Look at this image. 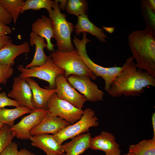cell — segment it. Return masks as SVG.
<instances>
[{
  "label": "cell",
  "mask_w": 155,
  "mask_h": 155,
  "mask_svg": "<svg viewBox=\"0 0 155 155\" xmlns=\"http://www.w3.org/2000/svg\"><path fill=\"white\" fill-rule=\"evenodd\" d=\"M12 20L11 15L0 3V22L7 25L9 24Z\"/></svg>",
  "instance_id": "32"
},
{
  "label": "cell",
  "mask_w": 155,
  "mask_h": 155,
  "mask_svg": "<svg viewBox=\"0 0 155 155\" xmlns=\"http://www.w3.org/2000/svg\"><path fill=\"white\" fill-rule=\"evenodd\" d=\"M47 11L52 23L54 38L56 40L57 50L61 52L72 51L74 48L71 41V34L74 26L67 20L66 15L61 12L58 0H55L53 8Z\"/></svg>",
  "instance_id": "3"
},
{
  "label": "cell",
  "mask_w": 155,
  "mask_h": 155,
  "mask_svg": "<svg viewBox=\"0 0 155 155\" xmlns=\"http://www.w3.org/2000/svg\"><path fill=\"white\" fill-rule=\"evenodd\" d=\"M78 21L74 27L75 32L79 36L82 32H88L96 37L100 41L105 43L108 39L102 28L96 26L89 19L88 16L83 14L78 17Z\"/></svg>",
  "instance_id": "20"
},
{
  "label": "cell",
  "mask_w": 155,
  "mask_h": 155,
  "mask_svg": "<svg viewBox=\"0 0 155 155\" xmlns=\"http://www.w3.org/2000/svg\"><path fill=\"white\" fill-rule=\"evenodd\" d=\"M103 30H106L110 34H112L113 32L115 30V28L113 27H107L102 26Z\"/></svg>",
  "instance_id": "38"
},
{
  "label": "cell",
  "mask_w": 155,
  "mask_h": 155,
  "mask_svg": "<svg viewBox=\"0 0 155 155\" xmlns=\"http://www.w3.org/2000/svg\"><path fill=\"white\" fill-rule=\"evenodd\" d=\"M30 51V45L26 42L20 45L13 44L11 40L0 49V64L13 66L14 60L19 55Z\"/></svg>",
  "instance_id": "18"
},
{
  "label": "cell",
  "mask_w": 155,
  "mask_h": 155,
  "mask_svg": "<svg viewBox=\"0 0 155 155\" xmlns=\"http://www.w3.org/2000/svg\"><path fill=\"white\" fill-rule=\"evenodd\" d=\"M47 155H57L55 154H46Z\"/></svg>",
  "instance_id": "43"
},
{
  "label": "cell",
  "mask_w": 155,
  "mask_h": 155,
  "mask_svg": "<svg viewBox=\"0 0 155 155\" xmlns=\"http://www.w3.org/2000/svg\"><path fill=\"white\" fill-rule=\"evenodd\" d=\"M32 92L30 85L26 79L16 77L14 78L12 90L8 96L13 99L20 106H26L32 111L35 110L32 100Z\"/></svg>",
  "instance_id": "11"
},
{
  "label": "cell",
  "mask_w": 155,
  "mask_h": 155,
  "mask_svg": "<svg viewBox=\"0 0 155 155\" xmlns=\"http://www.w3.org/2000/svg\"><path fill=\"white\" fill-rule=\"evenodd\" d=\"M23 0H0V3L7 10L16 24L24 4Z\"/></svg>",
  "instance_id": "24"
},
{
  "label": "cell",
  "mask_w": 155,
  "mask_h": 155,
  "mask_svg": "<svg viewBox=\"0 0 155 155\" xmlns=\"http://www.w3.org/2000/svg\"><path fill=\"white\" fill-rule=\"evenodd\" d=\"M10 127L7 125L5 124L0 131V154L15 137Z\"/></svg>",
  "instance_id": "29"
},
{
  "label": "cell",
  "mask_w": 155,
  "mask_h": 155,
  "mask_svg": "<svg viewBox=\"0 0 155 155\" xmlns=\"http://www.w3.org/2000/svg\"><path fill=\"white\" fill-rule=\"evenodd\" d=\"M32 92V102L34 109H46L51 96L56 93V88L46 89L40 87L38 83L31 78H25Z\"/></svg>",
  "instance_id": "16"
},
{
  "label": "cell",
  "mask_w": 155,
  "mask_h": 155,
  "mask_svg": "<svg viewBox=\"0 0 155 155\" xmlns=\"http://www.w3.org/2000/svg\"><path fill=\"white\" fill-rule=\"evenodd\" d=\"M4 125V124L0 121V131L3 127Z\"/></svg>",
  "instance_id": "41"
},
{
  "label": "cell",
  "mask_w": 155,
  "mask_h": 155,
  "mask_svg": "<svg viewBox=\"0 0 155 155\" xmlns=\"http://www.w3.org/2000/svg\"><path fill=\"white\" fill-rule=\"evenodd\" d=\"M128 153L131 155H155V137L130 145Z\"/></svg>",
  "instance_id": "23"
},
{
  "label": "cell",
  "mask_w": 155,
  "mask_h": 155,
  "mask_svg": "<svg viewBox=\"0 0 155 155\" xmlns=\"http://www.w3.org/2000/svg\"><path fill=\"white\" fill-rule=\"evenodd\" d=\"M32 32L46 40L47 49L53 51L54 45L52 43L51 39L54 38V32L52 22L50 18L44 15L38 18L32 25Z\"/></svg>",
  "instance_id": "17"
},
{
  "label": "cell",
  "mask_w": 155,
  "mask_h": 155,
  "mask_svg": "<svg viewBox=\"0 0 155 155\" xmlns=\"http://www.w3.org/2000/svg\"><path fill=\"white\" fill-rule=\"evenodd\" d=\"M128 38L137 67L155 78V31L146 28L137 30L130 33Z\"/></svg>",
  "instance_id": "2"
},
{
  "label": "cell",
  "mask_w": 155,
  "mask_h": 155,
  "mask_svg": "<svg viewBox=\"0 0 155 155\" xmlns=\"http://www.w3.org/2000/svg\"><path fill=\"white\" fill-rule=\"evenodd\" d=\"M55 0H27L22 8L20 13L29 9L34 10H39L45 9L47 11L52 9L54 6Z\"/></svg>",
  "instance_id": "25"
},
{
  "label": "cell",
  "mask_w": 155,
  "mask_h": 155,
  "mask_svg": "<svg viewBox=\"0 0 155 155\" xmlns=\"http://www.w3.org/2000/svg\"><path fill=\"white\" fill-rule=\"evenodd\" d=\"M120 155H131L128 153L124 154H122V155H121V154Z\"/></svg>",
  "instance_id": "42"
},
{
  "label": "cell",
  "mask_w": 155,
  "mask_h": 155,
  "mask_svg": "<svg viewBox=\"0 0 155 155\" xmlns=\"http://www.w3.org/2000/svg\"><path fill=\"white\" fill-rule=\"evenodd\" d=\"M2 89V88L0 87V90H1Z\"/></svg>",
  "instance_id": "44"
},
{
  "label": "cell",
  "mask_w": 155,
  "mask_h": 155,
  "mask_svg": "<svg viewBox=\"0 0 155 155\" xmlns=\"http://www.w3.org/2000/svg\"><path fill=\"white\" fill-rule=\"evenodd\" d=\"M10 65L0 64V84H5L13 75V69Z\"/></svg>",
  "instance_id": "30"
},
{
  "label": "cell",
  "mask_w": 155,
  "mask_h": 155,
  "mask_svg": "<svg viewBox=\"0 0 155 155\" xmlns=\"http://www.w3.org/2000/svg\"><path fill=\"white\" fill-rule=\"evenodd\" d=\"M17 155H36L25 148L22 149L18 151Z\"/></svg>",
  "instance_id": "36"
},
{
  "label": "cell",
  "mask_w": 155,
  "mask_h": 155,
  "mask_svg": "<svg viewBox=\"0 0 155 155\" xmlns=\"http://www.w3.org/2000/svg\"><path fill=\"white\" fill-rule=\"evenodd\" d=\"M32 111L24 106H20L11 109L1 108L0 121L3 124H7L11 127L14 125V121L17 119L24 114L30 113Z\"/></svg>",
  "instance_id": "22"
},
{
  "label": "cell",
  "mask_w": 155,
  "mask_h": 155,
  "mask_svg": "<svg viewBox=\"0 0 155 155\" xmlns=\"http://www.w3.org/2000/svg\"><path fill=\"white\" fill-rule=\"evenodd\" d=\"M18 144L12 141L4 149L0 155H17Z\"/></svg>",
  "instance_id": "33"
},
{
  "label": "cell",
  "mask_w": 155,
  "mask_h": 155,
  "mask_svg": "<svg viewBox=\"0 0 155 155\" xmlns=\"http://www.w3.org/2000/svg\"><path fill=\"white\" fill-rule=\"evenodd\" d=\"M30 43L32 46H35V51L32 61L26 65L25 68L28 69L33 67H39L44 64L48 57L44 50V48L47 46L44 39L31 32L30 34Z\"/></svg>",
  "instance_id": "21"
},
{
  "label": "cell",
  "mask_w": 155,
  "mask_h": 155,
  "mask_svg": "<svg viewBox=\"0 0 155 155\" xmlns=\"http://www.w3.org/2000/svg\"><path fill=\"white\" fill-rule=\"evenodd\" d=\"M90 148L94 150H100L105 155H120L121 151L112 133L103 131L98 135L91 137Z\"/></svg>",
  "instance_id": "12"
},
{
  "label": "cell",
  "mask_w": 155,
  "mask_h": 155,
  "mask_svg": "<svg viewBox=\"0 0 155 155\" xmlns=\"http://www.w3.org/2000/svg\"><path fill=\"white\" fill-rule=\"evenodd\" d=\"M48 113L46 108L36 109L23 117L17 123L10 127L14 137L22 140L30 139V131Z\"/></svg>",
  "instance_id": "9"
},
{
  "label": "cell",
  "mask_w": 155,
  "mask_h": 155,
  "mask_svg": "<svg viewBox=\"0 0 155 155\" xmlns=\"http://www.w3.org/2000/svg\"><path fill=\"white\" fill-rule=\"evenodd\" d=\"M12 30L11 28L2 23L0 22V36H2L11 34Z\"/></svg>",
  "instance_id": "34"
},
{
  "label": "cell",
  "mask_w": 155,
  "mask_h": 155,
  "mask_svg": "<svg viewBox=\"0 0 155 155\" xmlns=\"http://www.w3.org/2000/svg\"><path fill=\"white\" fill-rule=\"evenodd\" d=\"M81 118L73 124L63 128L56 134L53 135L54 138L60 144L65 140L85 133L92 127H96L99 123L98 119L94 111L89 108H86Z\"/></svg>",
  "instance_id": "5"
},
{
  "label": "cell",
  "mask_w": 155,
  "mask_h": 155,
  "mask_svg": "<svg viewBox=\"0 0 155 155\" xmlns=\"http://www.w3.org/2000/svg\"><path fill=\"white\" fill-rule=\"evenodd\" d=\"M58 1L60 3L59 5L60 9H65L66 7L67 0H58Z\"/></svg>",
  "instance_id": "40"
},
{
  "label": "cell",
  "mask_w": 155,
  "mask_h": 155,
  "mask_svg": "<svg viewBox=\"0 0 155 155\" xmlns=\"http://www.w3.org/2000/svg\"><path fill=\"white\" fill-rule=\"evenodd\" d=\"M147 1L151 8L155 11V0H147Z\"/></svg>",
  "instance_id": "39"
},
{
  "label": "cell",
  "mask_w": 155,
  "mask_h": 155,
  "mask_svg": "<svg viewBox=\"0 0 155 155\" xmlns=\"http://www.w3.org/2000/svg\"><path fill=\"white\" fill-rule=\"evenodd\" d=\"M30 139L32 146L43 150L46 154L65 155L61 145L59 144L53 135L40 134L31 136Z\"/></svg>",
  "instance_id": "15"
},
{
  "label": "cell",
  "mask_w": 155,
  "mask_h": 155,
  "mask_svg": "<svg viewBox=\"0 0 155 155\" xmlns=\"http://www.w3.org/2000/svg\"><path fill=\"white\" fill-rule=\"evenodd\" d=\"M140 9L142 16L145 22L146 28L155 31V11L150 7L147 0L141 1Z\"/></svg>",
  "instance_id": "26"
},
{
  "label": "cell",
  "mask_w": 155,
  "mask_h": 155,
  "mask_svg": "<svg viewBox=\"0 0 155 155\" xmlns=\"http://www.w3.org/2000/svg\"><path fill=\"white\" fill-rule=\"evenodd\" d=\"M11 40V38L8 35L0 36V49Z\"/></svg>",
  "instance_id": "35"
},
{
  "label": "cell",
  "mask_w": 155,
  "mask_h": 155,
  "mask_svg": "<svg viewBox=\"0 0 155 155\" xmlns=\"http://www.w3.org/2000/svg\"><path fill=\"white\" fill-rule=\"evenodd\" d=\"M70 124L66 121L48 113L37 125L30 131V136L44 134L54 135Z\"/></svg>",
  "instance_id": "13"
},
{
  "label": "cell",
  "mask_w": 155,
  "mask_h": 155,
  "mask_svg": "<svg viewBox=\"0 0 155 155\" xmlns=\"http://www.w3.org/2000/svg\"><path fill=\"white\" fill-rule=\"evenodd\" d=\"M70 85L82 94L87 101L92 102L102 101L104 93L89 77L84 76L71 75L67 78Z\"/></svg>",
  "instance_id": "8"
},
{
  "label": "cell",
  "mask_w": 155,
  "mask_h": 155,
  "mask_svg": "<svg viewBox=\"0 0 155 155\" xmlns=\"http://www.w3.org/2000/svg\"><path fill=\"white\" fill-rule=\"evenodd\" d=\"M151 119L153 131V136L155 137V113H153Z\"/></svg>",
  "instance_id": "37"
},
{
  "label": "cell",
  "mask_w": 155,
  "mask_h": 155,
  "mask_svg": "<svg viewBox=\"0 0 155 155\" xmlns=\"http://www.w3.org/2000/svg\"><path fill=\"white\" fill-rule=\"evenodd\" d=\"M65 9L68 13L78 17L87 13L88 3L85 0H69L67 1Z\"/></svg>",
  "instance_id": "27"
},
{
  "label": "cell",
  "mask_w": 155,
  "mask_h": 155,
  "mask_svg": "<svg viewBox=\"0 0 155 155\" xmlns=\"http://www.w3.org/2000/svg\"><path fill=\"white\" fill-rule=\"evenodd\" d=\"M82 38L80 39L74 36L73 43L82 59L87 67L97 77H101L105 82L106 79V67L94 63L88 56L86 49V45L90 40L87 37L86 32L82 33Z\"/></svg>",
  "instance_id": "14"
},
{
  "label": "cell",
  "mask_w": 155,
  "mask_h": 155,
  "mask_svg": "<svg viewBox=\"0 0 155 155\" xmlns=\"http://www.w3.org/2000/svg\"><path fill=\"white\" fill-rule=\"evenodd\" d=\"M91 135L90 133H84L72 138L70 142L61 145L66 155H80L90 148Z\"/></svg>",
  "instance_id": "19"
},
{
  "label": "cell",
  "mask_w": 155,
  "mask_h": 155,
  "mask_svg": "<svg viewBox=\"0 0 155 155\" xmlns=\"http://www.w3.org/2000/svg\"><path fill=\"white\" fill-rule=\"evenodd\" d=\"M124 65L122 67L115 66L106 67V79L104 82V90L108 92L115 79L123 71Z\"/></svg>",
  "instance_id": "28"
},
{
  "label": "cell",
  "mask_w": 155,
  "mask_h": 155,
  "mask_svg": "<svg viewBox=\"0 0 155 155\" xmlns=\"http://www.w3.org/2000/svg\"><path fill=\"white\" fill-rule=\"evenodd\" d=\"M132 56L124 64V68L111 85L108 92L113 97L140 96L147 87L155 86V78L138 68Z\"/></svg>",
  "instance_id": "1"
},
{
  "label": "cell",
  "mask_w": 155,
  "mask_h": 155,
  "mask_svg": "<svg viewBox=\"0 0 155 155\" xmlns=\"http://www.w3.org/2000/svg\"><path fill=\"white\" fill-rule=\"evenodd\" d=\"M56 93L61 99L69 102L75 107L82 108L87 101L86 97L79 93L69 83L63 74L58 75L55 80Z\"/></svg>",
  "instance_id": "10"
},
{
  "label": "cell",
  "mask_w": 155,
  "mask_h": 155,
  "mask_svg": "<svg viewBox=\"0 0 155 155\" xmlns=\"http://www.w3.org/2000/svg\"><path fill=\"white\" fill-rule=\"evenodd\" d=\"M7 106H12L16 107L20 106L16 101L9 98L6 93L3 92L0 93V108Z\"/></svg>",
  "instance_id": "31"
},
{
  "label": "cell",
  "mask_w": 155,
  "mask_h": 155,
  "mask_svg": "<svg viewBox=\"0 0 155 155\" xmlns=\"http://www.w3.org/2000/svg\"><path fill=\"white\" fill-rule=\"evenodd\" d=\"M50 56L53 63L64 70L63 75L66 78L71 75L86 76L93 80L97 78L85 64L76 49L66 52L57 50Z\"/></svg>",
  "instance_id": "4"
},
{
  "label": "cell",
  "mask_w": 155,
  "mask_h": 155,
  "mask_svg": "<svg viewBox=\"0 0 155 155\" xmlns=\"http://www.w3.org/2000/svg\"><path fill=\"white\" fill-rule=\"evenodd\" d=\"M46 109L51 115L59 117L73 124L79 120L84 111L60 99L55 93L49 100Z\"/></svg>",
  "instance_id": "7"
},
{
  "label": "cell",
  "mask_w": 155,
  "mask_h": 155,
  "mask_svg": "<svg viewBox=\"0 0 155 155\" xmlns=\"http://www.w3.org/2000/svg\"><path fill=\"white\" fill-rule=\"evenodd\" d=\"M17 68L21 73L18 76L19 78L24 79L31 77L38 78L47 82L50 89L56 88V77L64 73L63 69L53 63L50 55L48 56L46 62L41 66L26 69L23 65H19Z\"/></svg>",
  "instance_id": "6"
}]
</instances>
